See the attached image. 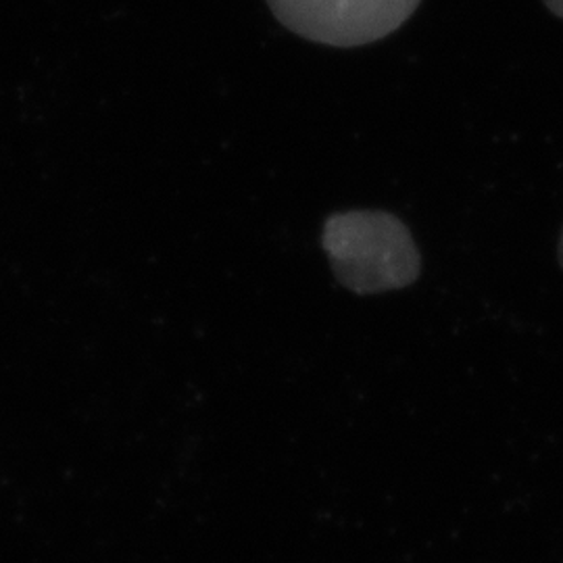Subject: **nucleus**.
<instances>
[{"label": "nucleus", "instance_id": "nucleus-1", "mask_svg": "<svg viewBox=\"0 0 563 563\" xmlns=\"http://www.w3.org/2000/svg\"><path fill=\"white\" fill-rule=\"evenodd\" d=\"M322 246L336 280L357 295L399 290L420 276L422 260L409 228L386 211L330 216Z\"/></svg>", "mask_w": 563, "mask_h": 563}, {"label": "nucleus", "instance_id": "nucleus-2", "mask_svg": "<svg viewBox=\"0 0 563 563\" xmlns=\"http://www.w3.org/2000/svg\"><path fill=\"white\" fill-rule=\"evenodd\" d=\"M274 18L305 41L355 48L383 41L422 0H265Z\"/></svg>", "mask_w": 563, "mask_h": 563}, {"label": "nucleus", "instance_id": "nucleus-3", "mask_svg": "<svg viewBox=\"0 0 563 563\" xmlns=\"http://www.w3.org/2000/svg\"><path fill=\"white\" fill-rule=\"evenodd\" d=\"M544 7L555 15L563 20V0H543Z\"/></svg>", "mask_w": 563, "mask_h": 563}, {"label": "nucleus", "instance_id": "nucleus-4", "mask_svg": "<svg viewBox=\"0 0 563 563\" xmlns=\"http://www.w3.org/2000/svg\"><path fill=\"white\" fill-rule=\"evenodd\" d=\"M560 263H562V267H563V230H562V239H560Z\"/></svg>", "mask_w": 563, "mask_h": 563}]
</instances>
